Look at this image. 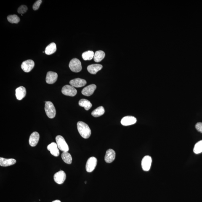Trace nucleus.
<instances>
[{
	"label": "nucleus",
	"instance_id": "obj_28",
	"mask_svg": "<svg viewBox=\"0 0 202 202\" xmlns=\"http://www.w3.org/2000/svg\"><path fill=\"white\" fill-rule=\"evenodd\" d=\"M28 10V7L26 5H22L18 9L17 12L19 14H24Z\"/></svg>",
	"mask_w": 202,
	"mask_h": 202
},
{
	"label": "nucleus",
	"instance_id": "obj_13",
	"mask_svg": "<svg viewBox=\"0 0 202 202\" xmlns=\"http://www.w3.org/2000/svg\"><path fill=\"white\" fill-rule=\"evenodd\" d=\"M47 150L50 152L51 155L55 157H58L60 155V152L57 143L52 142L47 146Z\"/></svg>",
	"mask_w": 202,
	"mask_h": 202
},
{
	"label": "nucleus",
	"instance_id": "obj_29",
	"mask_svg": "<svg viewBox=\"0 0 202 202\" xmlns=\"http://www.w3.org/2000/svg\"><path fill=\"white\" fill-rule=\"evenodd\" d=\"M42 3V0H38V1H36L33 5V10L35 11L38 10L39 8Z\"/></svg>",
	"mask_w": 202,
	"mask_h": 202
},
{
	"label": "nucleus",
	"instance_id": "obj_21",
	"mask_svg": "<svg viewBox=\"0 0 202 202\" xmlns=\"http://www.w3.org/2000/svg\"><path fill=\"white\" fill-rule=\"evenodd\" d=\"M105 53L103 51L99 50L96 51L93 58L94 61L96 62H101L105 58Z\"/></svg>",
	"mask_w": 202,
	"mask_h": 202
},
{
	"label": "nucleus",
	"instance_id": "obj_12",
	"mask_svg": "<svg viewBox=\"0 0 202 202\" xmlns=\"http://www.w3.org/2000/svg\"><path fill=\"white\" fill-rule=\"evenodd\" d=\"M39 134L37 132H34L31 134L29 139V143L32 147H35L38 143L39 139Z\"/></svg>",
	"mask_w": 202,
	"mask_h": 202
},
{
	"label": "nucleus",
	"instance_id": "obj_27",
	"mask_svg": "<svg viewBox=\"0 0 202 202\" xmlns=\"http://www.w3.org/2000/svg\"><path fill=\"white\" fill-rule=\"evenodd\" d=\"M193 151L195 154H199L202 152V140L199 141L195 144Z\"/></svg>",
	"mask_w": 202,
	"mask_h": 202
},
{
	"label": "nucleus",
	"instance_id": "obj_10",
	"mask_svg": "<svg viewBox=\"0 0 202 202\" xmlns=\"http://www.w3.org/2000/svg\"><path fill=\"white\" fill-rule=\"evenodd\" d=\"M136 122L137 119L134 116H127L122 119L121 123L123 126H129L135 124Z\"/></svg>",
	"mask_w": 202,
	"mask_h": 202
},
{
	"label": "nucleus",
	"instance_id": "obj_16",
	"mask_svg": "<svg viewBox=\"0 0 202 202\" xmlns=\"http://www.w3.org/2000/svg\"><path fill=\"white\" fill-rule=\"evenodd\" d=\"M95 84H91L84 88L82 91V93L85 96H89L92 95L96 89Z\"/></svg>",
	"mask_w": 202,
	"mask_h": 202
},
{
	"label": "nucleus",
	"instance_id": "obj_4",
	"mask_svg": "<svg viewBox=\"0 0 202 202\" xmlns=\"http://www.w3.org/2000/svg\"><path fill=\"white\" fill-rule=\"evenodd\" d=\"M69 67L71 71L74 72H79L82 69L81 62L76 58H74L70 61L69 64Z\"/></svg>",
	"mask_w": 202,
	"mask_h": 202
},
{
	"label": "nucleus",
	"instance_id": "obj_2",
	"mask_svg": "<svg viewBox=\"0 0 202 202\" xmlns=\"http://www.w3.org/2000/svg\"><path fill=\"white\" fill-rule=\"evenodd\" d=\"M45 110L48 117L51 119L55 117L56 115V110L52 102L49 101L45 102Z\"/></svg>",
	"mask_w": 202,
	"mask_h": 202
},
{
	"label": "nucleus",
	"instance_id": "obj_32",
	"mask_svg": "<svg viewBox=\"0 0 202 202\" xmlns=\"http://www.w3.org/2000/svg\"><path fill=\"white\" fill-rule=\"evenodd\" d=\"M86 182H86V181H85V184H86Z\"/></svg>",
	"mask_w": 202,
	"mask_h": 202
},
{
	"label": "nucleus",
	"instance_id": "obj_25",
	"mask_svg": "<svg viewBox=\"0 0 202 202\" xmlns=\"http://www.w3.org/2000/svg\"><path fill=\"white\" fill-rule=\"evenodd\" d=\"M94 53L93 51H88L82 54V57L84 60H90L93 58Z\"/></svg>",
	"mask_w": 202,
	"mask_h": 202
},
{
	"label": "nucleus",
	"instance_id": "obj_19",
	"mask_svg": "<svg viewBox=\"0 0 202 202\" xmlns=\"http://www.w3.org/2000/svg\"><path fill=\"white\" fill-rule=\"evenodd\" d=\"M102 65L100 64H92L87 67V70L89 73L92 74H96L98 72L102 69Z\"/></svg>",
	"mask_w": 202,
	"mask_h": 202
},
{
	"label": "nucleus",
	"instance_id": "obj_14",
	"mask_svg": "<svg viewBox=\"0 0 202 202\" xmlns=\"http://www.w3.org/2000/svg\"><path fill=\"white\" fill-rule=\"evenodd\" d=\"M70 84L73 87L79 88L85 86L86 84V81L85 79L78 78L71 80Z\"/></svg>",
	"mask_w": 202,
	"mask_h": 202
},
{
	"label": "nucleus",
	"instance_id": "obj_8",
	"mask_svg": "<svg viewBox=\"0 0 202 202\" xmlns=\"http://www.w3.org/2000/svg\"><path fill=\"white\" fill-rule=\"evenodd\" d=\"M152 163L151 157L150 156H146L143 157L142 161V167L144 171L150 170Z\"/></svg>",
	"mask_w": 202,
	"mask_h": 202
},
{
	"label": "nucleus",
	"instance_id": "obj_15",
	"mask_svg": "<svg viewBox=\"0 0 202 202\" xmlns=\"http://www.w3.org/2000/svg\"><path fill=\"white\" fill-rule=\"evenodd\" d=\"M115 156L116 153L114 150L112 149H109L107 150L105 157L106 162L107 163H112L115 160Z\"/></svg>",
	"mask_w": 202,
	"mask_h": 202
},
{
	"label": "nucleus",
	"instance_id": "obj_22",
	"mask_svg": "<svg viewBox=\"0 0 202 202\" xmlns=\"http://www.w3.org/2000/svg\"><path fill=\"white\" fill-rule=\"evenodd\" d=\"M79 105L81 107H84L85 110H88L92 106V104L89 100L86 99H82L79 101Z\"/></svg>",
	"mask_w": 202,
	"mask_h": 202
},
{
	"label": "nucleus",
	"instance_id": "obj_24",
	"mask_svg": "<svg viewBox=\"0 0 202 202\" xmlns=\"http://www.w3.org/2000/svg\"><path fill=\"white\" fill-rule=\"evenodd\" d=\"M61 157L64 162L67 164H71L72 163V157L71 155L68 152H62Z\"/></svg>",
	"mask_w": 202,
	"mask_h": 202
},
{
	"label": "nucleus",
	"instance_id": "obj_26",
	"mask_svg": "<svg viewBox=\"0 0 202 202\" xmlns=\"http://www.w3.org/2000/svg\"><path fill=\"white\" fill-rule=\"evenodd\" d=\"M8 20L11 23H18L20 22V19L16 15H11L7 17Z\"/></svg>",
	"mask_w": 202,
	"mask_h": 202
},
{
	"label": "nucleus",
	"instance_id": "obj_23",
	"mask_svg": "<svg viewBox=\"0 0 202 202\" xmlns=\"http://www.w3.org/2000/svg\"><path fill=\"white\" fill-rule=\"evenodd\" d=\"M105 112V110L104 107L101 106L97 107V109L94 110L91 113V115L95 117H98L103 115Z\"/></svg>",
	"mask_w": 202,
	"mask_h": 202
},
{
	"label": "nucleus",
	"instance_id": "obj_9",
	"mask_svg": "<svg viewBox=\"0 0 202 202\" xmlns=\"http://www.w3.org/2000/svg\"><path fill=\"white\" fill-rule=\"evenodd\" d=\"M35 66V62L32 60L25 61L21 65L22 69L25 72L28 73L31 71Z\"/></svg>",
	"mask_w": 202,
	"mask_h": 202
},
{
	"label": "nucleus",
	"instance_id": "obj_6",
	"mask_svg": "<svg viewBox=\"0 0 202 202\" xmlns=\"http://www.w3.org/2000/svg\"><path fill=\"white\" fill-rule=\"evenodd\" d=\"M97 160L94 157H91L88 160L86 164V170L88 172L91 173L93 171L97 166Z\"/></svg>",
	"mask_w": 202,
	"mask_h": 202
},
{
	"label": "nucleus",
	"instance_id": "obj_31",
	"mask_svg": "<svg viewBox=\"0 0 202 202\" xmlns=\"http://www.w3.org/2000/svg\"><path fill=\"white\" fill-rule=\"evenodd\" d=\"M52 202H61L60 200H54V201H53Z\"/></svg>",
	"mask_w": 202,
	"mask_h": 202
},
{
	"label": "nucleus",
	"instance_id": "obj_20",
	"mask_svg": "<svg viewBox=\"0 0 202 202\" xmlns=\"http://www.w3.org/2000/svg\"><path fill=\"white\" fill-rule=\"evenodd\" d=\"M56 50H57L56 45L55 43L52 42L46 46L45 49V52L47 55H50L55 52Z\"/></svg>",
	"mask_w": 202,
	"mask_h": 202
},
{
	"label": "nucleus",
	"instance_id": "obj_11",
	"mask_svg": "<svg viewBox=\"0 0 202 202\" xmlns=\"http://www.w3.org/2000/svg\"><path fill=\"white\" fill-rule=\"evenodd\" d=\"M58 78L57 74L54 72L49 71L46 75V82L49 84H53L56 82Z\"/></svg>",
	"mask_w": 202,
	"mask_h": 202
},
{
	"label": "nucleus",
	"instance_id": "obj_1",
	"mask_svg": "<svg viewBox=\"0 0 202 202\" xmlns=\"http://www.w3.org/2000/svg\"><path fill=\"white\" fill-rule=\"evenodd\" d=\"M77 128L79 133L84 138H89L91 136V129L86 123L82 121H79L77 123Z\"/></svg>",
	"mask_w": 202,
	"mask_h": 202
},
{
	"label": "nucleus",
	"instance_id": "obj_18",
	"mask_svg": "<svg viewBox=\"0 0 202 202\" xmlns=\"http://www.w3.org/2000/svg\"><path fill=\"white\" fill-rule=\"evenodd\" d=\"M16 160L14 159H6L0 158V166L2 167H8L15 164Z\"/></svg>",
	"mask_w": 202,
	"mask_h": 202
},
{
	"label": "nucleus",
	"instance_id": "obj_3",
	"mask_svg": "<svg viewBox=\"0 0 202 202\" xmlns=\"http://www.w3.org/2000/svg\"><path fill=\"white\" fill-rule=\"evenodd\" d=\"M56 140L59 150L63 152H68L69 150L68 145L62 136H57L56 138Z\"/></svg>",
	"mask_w": 202,
	"mask_h": 202
},
{
	"label": "nucleus",
	"instance_id": "obj_17",
	"mask_svg": "<svg viewBox=\"0 0 202 202\" xmlns=\"http://www.w3.org/2000/svg\"><path fill=\"white\" fill-rule=\"evenodd\" d=\"M26 94V89L24 86H20L15 90V96L17 100H22L25 97Z\"/></svg>",
	"mask_w": 202,
	"mask_h": 202
},
{
	"label": "nucleus",
	"instance_id": "obj_30",
	"mask_svg": "<svg viewBox=\"0 0 202 202\" xmlns=\"http://www.w3.org/2000/svg\"><path fill=\"white\" fill-rule=\"evenodd\" d=\"M195 128L199 132L202 133V123H198L195 125Z\"/></svg>",
	"mask_w": 202,
	"mask_h": 202
},
{
	"label": "nucleus",
	"instance_id": "obj_7",
	"mask_svg": "<svg viewBox=\"0 0 202 202\" xmlns=\"http://www.w3.org/2000/svg\"><path fill=\"white\" fill-rule=\"evenodd\" d=\"M66 174L64 171L60 170L57 172L54 176V181L59 184L63 183L66 179Z\"/></svg>",
	"mask_w": 202,
	"mask_h": 202
},
{
	"label": "nucleus",
	"instance_id": "obj_5",
	"mask_svg": "<svg viewBox=\"0 0 202 202\" xmlns=\"http://www.w3.org/2000/svg\"><path fill=\"white\" fill-rule=\"evenodd\" d=\"M62 92L64 95L73 97L76 95L77 91L71 85H66L62 87Z\"/></svg>",
	"mask_w": 202,
	"mask_h": 202
}]
</instances>
